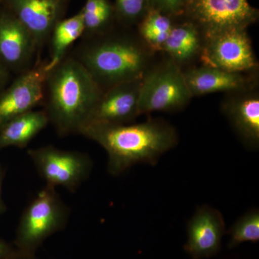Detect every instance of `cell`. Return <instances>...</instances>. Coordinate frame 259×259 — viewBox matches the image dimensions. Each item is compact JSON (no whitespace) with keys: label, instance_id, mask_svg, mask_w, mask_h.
Returning a JSON list of instances; mask_svg holds the SVG:
<instances>
[{"label":"cell","instance_id":"6da1fadb","mask_svg":"<svg viewBox=\"0 0 259 259\" xmlns=\"http://www.w3.org/2000/svg\"><path fill=\"white\" fill-rule=\"evenodd\" d=\"M79 134L107 151V171L112 176H119L136 163L156 164L160 156L178 141L175 127L154 119L125 125L88 122Z\"/></svg>","mask_w":259,"mask_h":259},{"label":"cell","instance_id":"7a4b0ae2","mask_svg":"<svg viewBox=\"0 0 259 259\" xmlns=\"http://www.w3.org/2000/svg\"><path fill=\"white\" fill-rule=\"evenodd\" d=\"M103 92L83 65L68 54L46 79L42 104L49 123L60 136L79 134Z\"/></svg>","mask_w":259,"mask_h":259},{"label":"cell","instance_id":"3957f363","mask_svg":"<svg viewBox=\"0 0 259 259\" xmlns=\"http://www.w3.org/2000/svg\"><path fill=\"white\" fill-rule=\"evenodd\" d=\"M80 40L70 55L83 65L103 91L141 79L148 69L151 51L140 38L110 30Z\"/></svg>","mask_w":259,"mask_h":259},{"label":"cell","instance_id":"277c9868","mask_svg":"<svg viewBox=\"0 0 259 259\" xmlns=\"http://www.w3.org/2000/svg\"><path fill=\"white\" fill-rule=\"evenodd\" d=\"M70 208L56 187L47 185L25 209L17 229L15 248L35 255L44 241L67 225Z\"/></svg>","mask_w":259,"mask_h":259},{"label":"cell","instance_id":"5b68a950","mask_svg":"<svg viewBox=\"0 0 259 259\" xmlns=\"http://www.w3.org/2000/svg\"><path fill=\"white\" fill-rule=\"evenodd\" d=\"M182 68L171 59L148 69L141 80L139 115L172 112L187 106L192 98Z\"/></svg>","mask_w":259,"mask_h":259},{"label":"cell","instance_id":"8992f818","mask_svg":"<svg viewBox=\"0 0 259 259\" xmlns=\"http://www.w3.org/2000/svg\"><path fill=\"white\" fill-rule=\"evenodd\" d=\"M28 154L47 185L60 186L71 192H76L93 171V160L79 151H65L49 145L29 149Z\"/></svg>","mask_w":259,"mask_h":259},{"label":"cell","instance_id":"52a82bcc","mask_svg":"<svg viewBox=\"0 0 259 259\" xmlns=\"http://www.w3.org/2000/svg\"><path fill=\"white\" fill-rule=\"evenodd\" d=\"M187 13L204 40L225 32L246 30L258 18V11L248 0H190Z\"/></svg>","mask_w":259,"mask_h":259},{"label":"cell","instance_id":"ba28073f","mask_svg":"<svg viewBox=\"0 0 259 259\" xmlns=\"http://www.w3.org/2000/svg\"><path fill=\"white\" fill-rule=\"evenodd\" d=\"M199 56L204 66L231 72H247L258 66L246 30H231L205 39Z\"/></svg>","mask_w":259,"mask_h":259},{"label":"cell","instance_id":"9c48e42d","mask_svg":"<svg viewBox=\"0 0 259 259\" xmlns=\"http://www.w3.org/2000/svg\"><path fill=\"white\" fill-rule=\"evenodd\" d=\"M47 64V60L39 58L30 69L19 74L9 88L0 93V128L42 103L49 73Z\"/></svg>","mask_w":259,"mask_h":259},{"label":"cell","instance_id":"30bf717a","mask_svg":"<svg viewBox=\"0 0 259 259\" xmlns=\"http://www.w3.org/2000/svg\"><path fill=\"white\" fill-rule=\"evenodd\" d=\"M5 9L20 22L34 39L37 54L42 48L56 24L62 20L68 0H1Z\"/></svg>","mask_w":259,"mask_h":259},{"label":"cell","instance_id":"8fae6325","mask_svg":"<svg viewBox=\"0 0 259 259\" xmlns=\"http://www.w3.org/2000/svg\"><path fill=\"white\" fill-rule=\"evenodd\" d=\"M38 58L30 32L4 8L0 12V63L19 75L30 69Z\"/></svg>","mask_w":259,"mask_h":259},{"label":"cell","instance_id":"7c38bea8","mask_svg":"<svg viewBox=\"0 0 259 259\" xmlns=\"http://www.w3.org/2000/svg\"><path fill=\"white\" fill-rule=\"evenodd\" d=\"M142 78L119 83L104 91L87 123L100 122L112 125L132 123L140 115L139 94Z\"/></svg>","mask_w":259,"mask_h":259},{"label":"cell","instance_id":"4fadbf2b","mask_svg":"<svg viewBox=\"0 0 259 259\" xmlns=\"http://www.w3.org/2000/svg\"><path fill=\"white\" fill-rule=\"evenodd\" d=\"M225 231L224 220L219 211L209 206L199 207L189 221L185 249L194 259L215 255L221 249Z\"/></svg>","mask_w":259,"mask_h":259},{"label":"cell","instance_id":"5bb4252c","mask_svg":"<svg viewBox=\"0 0 259 259\" xmlns=\"http://www.w3.org/2000/svg\"><path fill=\"white\" fill-rule=\"evenodd\" d=\"M192 97L217 93H237L251 89L252 79L243 73L202 66L184 71Z\"/></svg>","mask_w":259,"mask_h":259},{"label":"cell","instance_id":"9a60e30c","mask_svg":"<svg viewBox=\"0 0 259 259\" xmlns=\"http://www.w3.org/2000/svg\"><path fill=\"white\" fill-rule=\"evenodd\" d=\"M228 99L223 111L245 144L251 148L259 145V95L250 90L238 92Z\"/></svg>","mask_w":259,"mask_h":259},{"label":"cell","instance_id":"2e32d148","mask_svg":"<svg viewBox=\"0 0 259 259\" xmlns=\"http://www.w3.org/2000/svg\"><path fill=\"white\" fill-rule=\"evenodd\" d=\"M204 37L198 27L192 21L174 25L163 46V52L182 68V65L193 60L200 55Z\"/></svg>","mask_w":259,"mask_h":259},{"label":"cell","instance_id":"e0dca14e","mask_svg":"<svg viewBox=\"0 0 259 259\" xmlns=\"http://www.w3.org/2000/svg\"><path fill=\"white\" fill-rule=\"evenodd\" d=\"M49 123L44 110H32L15 117L0 128V149L8 146L26 147Z\"/></svg>","mask_w":259,"mask_h":259},{"label":"cell","instance_id":"ac0fdd59","mask_svg":"<svg viewBox=\"0 0 259 259\" xmlns=\"http://www.w3.org/2000/svg\"><path fill=\"white\" fill-rule=\"evenodd\" d=\"M83 30L81 12L56 24L48 42L50 46V58L47 64L48 71H51L64 60L74 42L82 37Z\"/></svg>","mask_w":259,"mask_h":259},{"label":"cell","instance_id":"d6986e66","mask_svg":"<svg viewBox=\"0 0 259 259\" xmlns=\"http://www.w3.org/2000/svg\"><path fill=\"white\" fill-rule=\"evenodd\" d=\"M173 26L171 17L149 9L140 23V39L151 52H159L163 50Z\"/></svg>","mask_w":259,"mask_h":259},{"label":"cell","instance_id":"ffe728a7","mask_svg":"<svg viewBox=\"0 0 259 259\" xmlns=\"http://www.w3.org/2000/svg\"><path fill=\"white\" fill-rule=\"evenodd\" d=\"M80 12L84 26L81 38H90L110 31V23L115 11L108 0H87Z\"/></svg>","mask_w":259,"mask_h":259},{"label":"cell","instance_id":"44dd1931","mask_svg":"<svg viewBox=\"0 0 259 259\" xmlns=\"http://www.w3.org/2000/svg\"><path fill=\"white\" fill-rule=\"evenodd\" d=\"M230 248H233L243 242L256 243L259 241V212L253 209L242 216L231 227Z\"/></svg>","mask_w":259,"mask_h":259},{"label":"cell","instance_id":"7402d4cb","mask_svg":"<svg viewBox=\"0 0 259 259\" xmlns=\"http://www.w3.org/2000/svg\"><path fill=\"white\" fill-rule=\"evenodd\" d=\"M148 10V0H115V13L127 23L142 20Z\"/></svg>","mask_w":259,"mask_h":259},{"label":"cell","instance_id":"603a6c76","mask_svg":"<svg viewBox=\"0 0 259 259\" xmlns=\"http://www.w3.org/2000/svg\"><path fill=\"white\" fill-rule=\"evenodd\" d=\"M149 9L157 10L169 17L184 14L187 10V0H148Z\"/></svg>","mask_w":259,"mask_h":259},{"label":"cell","instance_id":"cb8c5ba5","mask_svg":"<svg viewBox=\"0 0 259 259\" xmlns=\"http://www.w3.org/2000/svg\"><path fill=\"white\" fill-rule=\"evenodd\" d=\"M18 250L10 246L8 243L0 239V259H11L16 254Z\"/></svg>","mask_w":259,"mask_h":259},{"label":"cell","instance_id":"d4e9b609","mask_svg":"<svg viewBox=\"0 0 259 259\" xmlns=\"http://www.w3.org/2000/svg\"><path fill=\"white\" fill-rule=\"evenodd\" d=\"M9 79V71L6 67L0 63V93L3 90V88Z\"/></svg>","mask_w":259,"mask_h":259},{"label":"cell","instance_id":"484cf974","mask_svg":"<svg viewBox=\"0 0 259 259\" xmlns=\"http://www.w3.org/2000/svg\"><path fill=\"white\" fill-rule=\"evenodd\" d=\"M11 259H38L37 258L36 255L26 254V253H21V252H17L16 254Z\"/></svg>","mask_w":259,"mask_h":259},{"label":"cell","instance_id":"4316f807","mask_svg":"<svg viewBox=\"0 0 259 259\" xmlns=\"http://www.w3.org/2000/svg\"><path fill=\"white\" fill-rule=\"evenodd\" d=\"M3 171H0V211L3 209V206H2V199H1V186H2V180H3Z\"/></svg>","mask_w":259,"mask_h":259},{"label":"cell","instance_id":"83f0119b","mask_svg":"<svg viewBox=\"0 0 259 259\" xmlns=\"http://www.w3.org/2000/svg\"><path fill=\"white\" fill-rule=\"evenodd\" d=\"M190 1V0H187V2Z\"/></svg>","mask_w":259,"mask_h":259}]
</instances>
